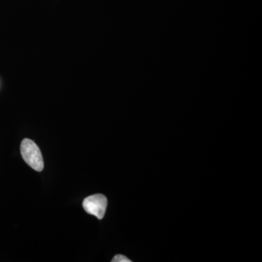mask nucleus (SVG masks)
Instances as JSON below:
<instances>
[{
	"label": "nucleus",
	"instance_id": "2",
	"mask_svg": "<svg viewBox=\"0 0 262 262\" xmlns=\"http://www.w3.org/2000/svg\"><path fill=\"white\" fill-rule=\"evenodd\" d=\"M82 206L89 214L94 215L98 220H102L107 207V198L103 194H96L84 200Z\"/></svg>",
	"mask_w": 262,
	"mask_h": 262
},
{
	"label": "nucleus",
	"instance_id": "1",
	"mask_svg": "<svg viewBox=\"0 0 262 262\" xmlns=\"http://www.w3.org/2000/svg\"><path fill=\"white\" fill-rule=\"evenodd\" d=\"M22 158L31 168L37 172L44 169V161L39 146L32 140L24 139L20 144Z\"/></svg>",
	"mask_w": 262,
	"mask_h": 262
},
{
	"label": "nucleus",
	"instance_id": "3",
	"mask_svg": "<svg viewBox=\"0 0 262 262\" xmlns=\"http://www.w3.org/2000/svg\"><path fill=\"white\" fill-rule=\"evenodd\" d=\"M113 262H130V260L128 259L126 256H123V255H116L113 259L112 260Z\"/></svg>",
	"mask_w": 262,
	"mask_h": 262
}]
</instances>
